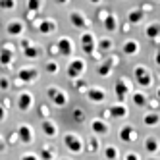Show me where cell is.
I'll list each match as a JSON object with an SVG mask.
<instances>
[{
    "instance_id": "6da1fadb",
    "label": "cell",
    "mask_w": 160,
    "mask_h": 160,
    "mask_svg": "<svg viewBox=\"0 0 160 160\" xmlns=\"http://www.w3.org/2000/svg\"><path fill=\"white\" fill-rule=\"evenodd\" d=\"M135 77H137V83H141L143 87H151L152 85V75L148 73V70L145 66H137L135 68Z\"/></svg>"
},
{
    "instance_id": "7a4b0ae2",
    "label": "cell",
    "mask_w": 160,
    "mask_h": 160,
    "mask_svg": "<svg viewBox=\"0 0 160 160\" xmlns=\"http://www.w3.org/2000/svg\"><path fill=\"white\" fill-rule=\"evenodd\" d=\"M143 123L148 125V128H154V125L160 123V114L151 110V112H145V116H143Z\"/></svg>"
},
{
    "instance_id": "3957f363",
    "label": "cell",
    "mask_w": 160,
    "mask_h": 160,
    "mask_svg": "<svg viewBox=\"0 0 160 160\" xmlns=\"http://www.w3.org/2000/svg\"><path fill=\"white\" fill-rule=\"evenodd\" d=\"M145 151L148 154H156L160 151V141L156 139V137H147L145 139Z\"/></svg>"
},
{
    "instance_id": "277c9868",
    "label": "cell",
    "mask_w": 160,
    "mask_h": 160,
    "mask_svg": "<svg viewBox=\"0 0 160 160\" xmlns=\"http://www.w3.org/2000/svg\"><path fill=\"white\" fill-rule=\"evenodd\" d=\"M147 35L151 37V39H154V37H158L160 35V23H151L147 27Z\"/></svg>"
},
{
    "instance_id": "5b68a950",
    "label": "cell",
    "mask_w": 160,
    "mask_h": 160,
    "mask_svg": "<svg viewBox=\"0 0 160 160\" xmlns=\"http://www.w3.org/2000/svg\"><path fill=\"white\" fill-rule=\"evenodd\" d=\"M135 104H139V106L147 104V97H145V95H141V93H137V95H135Z\"/></svg>"
},
{
    "instance_id": "8992f818",
    "label": "cell",
    "mask_w": 160,
    "mask_h": 160,
    "mask_svg": "<svg viewBox=\"0 0 160 160\" xmlns=\"http://www.w3.org/2000/svg\"><path fill=\"white\" fill-rule=\"evenodd\" d=\"M129 19L133 21V23H139V21L143 19V12H133V14L129 16Z\"/></svg>"
},
{
    "instance_id": "52a82bcc",
    "label": "cell",
    "mask_w": 160,
    "mask_h": 160,
    "mask_svg": "<svg viewBox=\"0 0 160 160\" xmlns=\"http://www.w3.org/2000/svg\"><path fill=\"white\" fill-rule=\"evenodd\" d=\"M123 48H128V54H135L137 52V44L135 42H128V47H123Z\"/></svg>"
},
{
    "instance_id": "ba28073f",
    "label": "cell",
    "mask_w": 160,
    "mask_h": 160,
    "mask_svg": "<svg viewBox=\"0 0 160 160\" xmlns=\"http://www.w3.org/2000/svg\"><path fill=\"white\" fill-rule=\"evenodd\" d=\"M154 62H156V66H160V48H158L156 54H154Z\"/></svg>"
},
{
    "instance_id": "9c48e42d",
    "label": "cell",
    "mask_w": 160,
    "mask_h": 160,
    "mask_svg": "<svg viewBox=\"0 0 160 160\" xmlns=\"http://www.w3.org/2000/svg\"><path fill=\"white\" fill-rule=\"evenodd\" d=\"M128 160H139V158H137V154H133V152H129V154H128Z\"/></svg>"
},
{
    "instance_id": "30bf717a",
    "label": "cell",
    "mask_w": 160,
    "mask_h": 160,
    "mask_svg": "<svg viewBox=\"0 0 160 160\" xmlns=\"http://www.w3.org/2000/svg\"><path fill=\"white\" fill-rule=\"evenodd\" d=\"M156 97H158V100H160V87L156 89Z\"/></svg>"
},
{
    "instance_id": "8fae6325",
    "label": "cell",
    "mask_w": 160,
    "mask_h": 160,
    "mask_svg": "<svg viewBox=\"0 0 160 160\" xmlns=\"http://www.w3.org/2000/svg\"><path fill=\"white\" fill-rule=\"evenodd\" d=\"M151 160H160V158H154V156H152V158H151Z\"/></svg>"
}]
</instances>
